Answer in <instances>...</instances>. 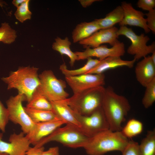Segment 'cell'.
<instances>
[{"label":"cell","instance_id":"26","mask_svg":"<svg viewBox=\"0 0 155 155\" xmlns=\"http://www.w3.org/2000/svg\"><path fill=\"white\" fill-rule=\"evenodd\" d=\"M143 129V123L135 119L129 120L121 132L128 139L135 137L141 134Z\"/></svg>","mask_w":155,"mask_h":155},{"label":"cell","instance_id":"30","mask_svg":"<svg viewBox=\"0 0 155 155\" xmlns=\"http://www.w3.org/2000/svg\"><path fill=\"white\" fill-rule=\"evenodd\" d=\"M9 120L7 109L0 100V129L3 133L5 132Z\"/></svg>","mask_w":155,"mask_h":155},{"label":"cell","instance_id":"3","mask_svg":"<svg viewBox=\"0 0 155 155\" xmlns=\"http://www.w3.org/2000/svg\"><path fill=\"white\" fill-rule=\"evenodd\" d=\"M38 69L34 67H20L17 70L11 72L8 76L3 77L1 79L7 84L8 90L17 89L18 93L23 95L28 102L40 84Z\"/></svg>","mask_w":155,"mask_h":155},{"label":"cell","instance_id":"9","mask_svg":"<svg viewBox=\"0 0 155 155\" xmlns=\"http://www.w3.org/2000/svg\"><path fill=\"white\" fill-rule=\"evenodd\" d=\"M74 114L81 125L83 132L89 137L109 129L108 124L102 107L88 116L80 115L75 112Z\"/></svg>","mask_w":155,"mask_h":155},{"label":"cell","instance_id":"39","mask_svg":"<svg viewBox=\"0 0 155 155\" xmlns=\"http://www.w3.org/2000/svg\"><path fill=\"white\" fill-rule=\"evenodd\" d=\"M6 3L4 1H0V6L1 7H2L4 4H5Z\"/></svg>","mask_w":155,"mask_h":155},{"label":"cell","instance_id":"12","mask_svg":"<svg viewBox=\"0 0 155 155\" xmlns=\"http://www.w3.org/2000/svg\"><path fill=\"white\" fill-rule=\"evenodd\" d=\"M22 132L14 133L10 136L9 142L2 140L3 134L0 133V153L8 155H23L30 147V141Z\"/></svg>","mask_w":155,"mask_h":155},{"label":"cell","instance_id":"27","mask_svg":"<svg viewBox=\"0 0 155 155\" xmlns=\"http://www.w3.org/2000/svg\"><path fill=\"white\" fill-rule=\"evenodd\" d=\"M17 37L16 31L9 24L6 22L2 23L0 27V42L10 44L14 42Z\"/></svg>","mask_w":155,"mask_h":155},{"label":"cell","instance_id":"7","mask_svg":"<svg viewBox=\"0 0 155 155\" xmlns=\"http://www.w3.org/2000/svg\"><path fill=\"white\" fill-rule=\"evenodd\" d=\"M117 34L119 36H124L130 40L131 44L127 49V53L133 55L134 59L136 61L147 56L155 51V43L147 45L150 38L144 33L137 35L131 28L123 26H121L118 29Z\"/></svg>","mask_w":155,"mask_h":155},{"label":"cell","instance_id":"24","mask_svg":"<svg viewBox=\"0 0 155 155\" xmlns=\"http://www.w3.org/2000/svg\"><path fill=\"white\" fill-rule=\"evenodd\" d=\"M24 110L35 123L58 119L52 111L31 109L24 107Z\"/></svg>","mask_w":155,"mask_h":155},{"label":"cell","instance_id":"40","mask_svg":"<svg viewBox=\"0 0 155 155\" xmlns=\"http://www.w3.org/2000/svg\"><path fill=\"white\" fill-rule=\"evenodd\" d=\"M0 155H8L5 153H0Z\"/></svg>","mask_w":155,"mask_h":155},{"label":"cell","instance_id":"36","mask_svg":"<svg viewBox=\"0 0 155 155\" xmlns=\"http://www.w3.org/2000/svg\"><path fill=\"white\" fill-rule=\"evenodd\" d=\"M82 6L86 7L91 5L94 2L98 1L99 0H79Z\"/></svg>","mask_w":155,"mask_h":155},{"label":"cell","instance_id":"38","mask_svg":"<svg viewBox=\"0 0 155 155\" xmlns=\"http://www.w3.org/2000/svg\"><path fill=\"white\" fill-rule=\"evenodd\" d=\"M150 56L152 62L155 64V51L152 53V55Z\"/></svg>","mask_w":155,"mask_h":155},{"label":"cell","instance_id":"1","mask_svg":"<svg viewBox=\"0 0 155 155\" xmlns=\"http://www.w3.org/2000/svg\"><path fill=\"white\" fill-rule=\"evenodd\" d=\"M101 107L108 124L109 129L120 131L122 124L131 109V105L125 96L117 94L111 86L105 88Z\"/></svg>","mask_w":155,"mask_h":155},{"label":"cell","instance_id":"34","mask_svg":"<svg viewBox=\"0 0 155 155\" xmlns=\"http://www.w3.org/2000/svg\"><path fill=\"white\" fill-rule=\"evenodd\" d=\"M44 150L43 146L40 148L30 147L23 155H41Z\"/></svg>","mask_w":155,"mask_h":155},{"label":"cell","instance_id":"23","mask_svg":"<svg viewBox=\"0 0 155 155\" xmlns=\"http://www.w3.org/2000/svg\"><path fill=\"white\" fill-rule=\"evenodd\" d=\"M26 107L31 109L52 110L51 102L37 89L33 93L31 99L28 102Z\"/></svg>","mask_w":155,"mask_h":155},{"label":"cell","instance_id":"35","mask_svg":"<svg viewBox=\"0 0 155 155\" xmlns=\"http://www.w3.org/2000/svg\"><path fill=\"white\" fill-rule=\"evenodd\" d=\"M41 155H59V149L58 146L52 147L46 151L44 150Z\"/></svg>","mask_w":155,"mask_h":155},{"label":"cell","instance_id":"13","mask_svg":"<svg viewBox=\"0 0 155 155\" xmlns=\"http://www.w3.org/2000/svg\"><path fill=\"white\" fill-rule=\"evenodd\" d=\"M118 30V29L115 26L100 29L79 42L85 47L96 48L104 43H108L113 46L119 41Z\"/></svg>","mask_w":155,"mask_h":155},{"label":"cell","instance_id":"6","mask_svg":"<svg viewBox=\"0 0 155 155\" xmlns=\"http://www.w3.org/2000/svg\"><path fill=\"white\" fill-rule=\"evenodd\" d=\"M38 76L40 84L37 89L50 102L67 98L69 94L65 90L66 82L58 79L52 70H44Z\"/></svg>","mask_w":155,"mask_h":155},{"label":"cell","instance_id":"15","mask_svg":"<svg viewBox=\"0 0 155 155\" xmlns=\"http://www.w3.org/2000/svg\"><path fill=\"white\" fill-rule=\"evenodd\" d=\"M121 6L123 10V17L119 23L120 26L129 25L139 27L143 29L146 33L150 32L143 12L135 9L131 3L126 2H122Z\"/></svg>","mask_w":155,"mask_h":155},{"label":"cell","instance_id":"32","mask_svg":"<svg viewBox=\"0 0 155 155\" xmlns=\"http://www.w3.org/2000/svg\"><path fill=\"white\" fill-rule=\"evenodd\" d=\"M147 26L150 31L155 33V10L154 9L146 14Z\"/></svg>","mask_w":155,"mask_h":155},{"label":"cell","instance_id":"29","mask_svg":"<svg viewBox=\"0 0 155 155\" xmlns=\"http://www.w3.org/2000/svg\"><path fill=\"white\" fill-rule=\"evenodd\" d=\"M30 1L29 0H26L17 8L14 14L16 18L21 23L31 19L32 13L29 8Z\"/></svg>","mask_w":155,"mask_h":155},{"label":"cell","instance_id":"10","mask_svg":"<svg viewBox=\"0 0 155 155\" xmlns=\"http://www.w3.org/2000/svg\"><path fill=\"white\" fill-rule=\"evenodd\" d=\"M66 82L73 94L98 87L105 84V76L101 74H85L81 75L65 77Z\"/></svg>","mask_w":155,"mask_h":155},{"label":"cell","instance_id":"22","mask_svg":"<svg viewBox=\"0 0 155 155\" xmlns=\"http://www.w3.org/2000/svg\"><path fill=\"white\" fill-rule=\"evenodd\" d=\"M86 64L82 67L74 70L68 69L65 63L60 65L59 69L65 77L73 76L86 74L88 71L95 66L100 61L92 57L87 59Z\"/></svg>","mask_w":155,"mask_h":155},{"label":"cell","instance_id":"8","mask_svg":"<svg viewBox=\"0 0 155 155\" xmlns=\"http://www.w3.org/2000/svg\"><path fill=\"white\" fill-rule=\"evenodd\" d=\"M25 100V96L18 93L15 96L10 97L6 103L9 120L20 125L22 132L27 134L32 130L35 123L31 120L22 106V102Z\"/></svg>","mask_w":155,"mask_h":155},{"label":"cell","instance_id":"14","mask_svg":"<svg viewBox=\"0 0 155 155\" xmlns=\"http://www.w3.org/2000/svg\"><path fill=\"white\" fill-rule=\"evenodd\" d=\"M66 123L59 119L35 123L32 130L26 136L31 144L34 146Z\"/></svg>","mask_w":155,"mask_h":155},{"label":"cell","instance_id":"33","mask_svg":"<svg viewBox=\"0 0 155 155\" xmlns=\"http://www.w3.org/2000/svg\"><path fill=\"white\" fill-rule=\"evenodd\" d=\"M137 5L139 8L149 11L154 9L155 7V0H139Z\"/></svg>","mask_w":155,"mask_h":155},{"label":"cell","instance_id":"21","mask_svg":"<svg viewBox=\"0 0 155 155\" xmlns=\"http://www.w3.org/2000/svg\"><path fill=\"white\" fill-rule=\"evenodd\" d=\"M71 44V42L67 37L62 39L57 37L52 45V48L61 55H65L68 56L70 59V66H73L75 61L77 60V57L75 53L71 51L70 48Z\"/></svg>","mask_w":155,"mask_h":155},{"label":"cell","instance_id":"4","mask_svg":"<svg viewBox=\"0 0 155 155\" xmlns=\"http://www.w3.org/2000/svg\"><path fill=\"white\" fill-rule=\"evenodd\" d=\"M105 90L103 86L93 88L73 94L65 100L76 113L88 116L101 107Z\"/></svg>","mask_w":155,"mask_h":155},{"label":"cell","instance_id":"37","mask_svg":"<svg viewBox=\"0 0 155 155\" xmlns=\"http://www.w3.org/2000/svg\"><path fill=\"white\" fill-rule=\"evenodd\" d=\"M26 0H13L12 1V4L17 8L20 6Z\"/></svg>","mask_w":155,"mask_h":155},{"label":"cell","instance_id":"11","mask_svg":"<svg viewBox=\"0 0 155 155\" xmlns=\"http://www.w3.org/2000/svg\"><path fill=\"white\" fill-rule=\"evenodd\" d=\"M83 51L74 52L77 57V60H84L89 57H96L101 61L108 57L111 56L121 57L125 53V46L123 42L119 41L111 48L106 45H101L95 48L89 47H85Z\"/></svg>","mask_w":155,"mask_h":155},{"label":"cell","instance_id":"31","mask_svg":"<svg viewBox=\"0 0 155 155\" xmlns=\"http://www.w3.org/2000/svg\"><path fill=\"white\" fill-rule=\"evenodd\" d=\"M139 144L137 142L129 140L126 148L122 152V155H140Z\"/></svg>","mask_w":155,"mask_h":155},{"label":"cell","instance_id":"16","mask_svg":"<svg viewBox=\"0 0 155 155\" xmlns=\"http://www.w3.org/2000/svg\"><path fill=\"white\" fill-rule=\"evenodd\" d=\"M135 73L138 82L142 86H146L155 79V64L150 56H146L137 63Z\"/></svg>","mask_w":155,"mask_h":155},{"label":"cell","instance_id":"19","mask_svg":"<svg viewBox=\"0 0 155 155\" xmlns=\"http://www.w3.org/2000/svg\"><path fill=\"white\" fill-rule=\"evenodd\" d=\"M100 28L96 21L84 22L78 24L73 30L72 38L74 43L79 42L90 36Z\"/></svg>","mask_w":155,"mask_h":155},{"label":"cell","instance_id":"2","mask_svg":"<svg viewBox=\"0 0 155 155\" xmlns=\"http://www.w3.org/2000/svg\"><path fill=\"white\" fill-rule=\"evenodd\" d=\"M129 140L121 131L108 129L90 137L84 148L88 155H104L115 151L122 153Z\"/></svg>","mask_w":155,"mask_h":155},{"label":"cell","instance_id":"18","mask_svg":"<svg viewBox=\"0 0 155 155\" xmlns=\"http://www.w3.org/2000/svg\"><path fill=\"white\" fill-rule=\"evenodd\" d=\"M136 61L134 59L131 61L123 60L119 56L109 57L100 61L97 65L86 74H101L107 70L122 67L131 68Z\"/></svg>","mask_w":155,"mask_h":155},{"label":"cell","instance_id":"25","mask_svg":"<svg viewBox=\"0 0 155 155\" xmlns=\"http://www.w3.org/2000/svg\"><path fill=\"white\" fill-rule=\"evenodd\" d=\"M139 148L140 155H155V129L148 131Z\"/></svg>","mask_w":155,"mask_h":155},{"label":"cell","instance_id":"28","mask_svg":"<svg viewBox=\"0 0 155 155\" xmlns=\"http://www.w3.org/2000/svg\"><path fill=\"white\" fill-rule=\"evenodd\" d=\"M142 100V103L146 108L151 106L155 101V79L148 84Z\"/></svg>","mask_w":155,"mask_h":155},{"label":"cell","instance_id":"5","mask_svg":"<svg viewBox=\"0 0 155 155\" xmlns=\"http://www.w3.org/2000/svg\"><path fill=\"white\" fill-rule=\"evenodd\" d=\"M90 137L80 130L68 124L57 128L50 135L43 138L34 146L35 148L43 146L51 141L60 143L65 146L76 148H84Z\"/></svg>","mask_w":155,"mask_h":155},{"label":"cell","instance_id":"20","mask_svg":"<svg viewBox=\"0 0 155 155\" xmlns=\"http://www.w3.org/2000/svg\"><path fill=\"white\" fill-rule=\"evenodd\" d=\"M123 17V11L121 6L119 5L108 13L103 18L95 20L98 24L100 29L111 28L117 23H119Z\"/></svg>","mask_w":155,"mask_h":155},{"label":"cell","instance_id":"17","mask_svg":"<svg viewBox=\"0 0 155 155\" xmlns=\"http://www.w3.org/2000/svg\"><path fill=\"white\" fill-rule=\"evenodd\" d=\"M50 102L52 106V111L58 119L65 122L66 124L71 125L83 133L81 125L75 116L74 111L65 100Z\"/></svg>","mask_w":155,"mask_h":155}]
</instances>
